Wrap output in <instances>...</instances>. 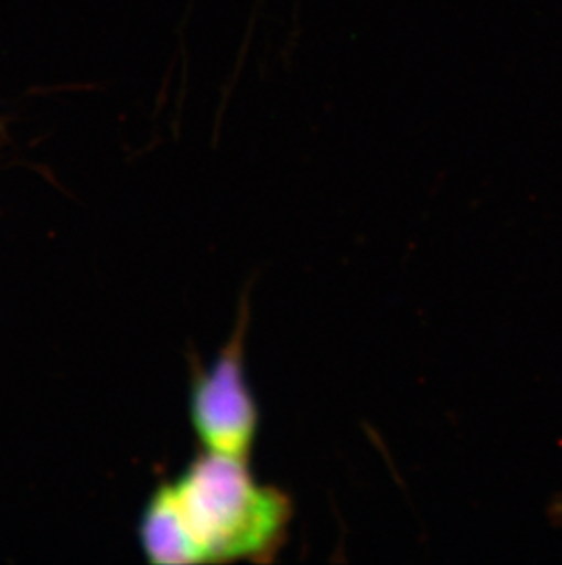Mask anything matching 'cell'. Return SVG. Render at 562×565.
Listing matches in <instances>:
<instances>
[{
	"instance_id": "cell-1",
	"label": "cell",
	"mask_w": 562,
	"mask_h": 565,
	"mask_svg": "<svg viewBox=\"0 0 562 565\" xmlns=\"http://www.w3.org/2000/svg\"><path fill=\"white\" fill-rule=\"evenodd\" d=\"M291 520L289 497L261 486L249 461L205 450L152 494L139 540L155 565L267 562L285 544Z\"/></svg>"
},
{
	"instance_id": "cell-2",
	"label": "cell",
	"mask_w": 562,
	"mask_h": 565,
	"mask_svg": "<svg viewBox=\"0 0 562 565\" xmlns=\"http://www.w3.org/2000/svg\"><path fill=\"white\" fill-rule=\"evenodd\" d=\"M245 319L247 315L213 363L192 377L188 414L207 452L249 461L260 414L245 377Z\"/></svg>"
}]
</instances>
